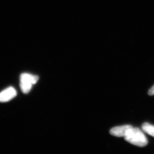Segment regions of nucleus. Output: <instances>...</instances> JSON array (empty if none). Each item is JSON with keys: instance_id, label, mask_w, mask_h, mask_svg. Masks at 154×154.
Listing matches in <instances>:
<instances>
[{"instance_id": "f257e3e1", "label": "nucleus", "mask_w": 154, "mask_h": 154, "mask_svg": "<svg viewBox=\"0 0 154 154\" xmlns=\"http://www.w3.org/2000/svg\"><path fill=\"white\" fill-rule=\"evenodd\" d=\"M124 137L128 142L138 147H145L148 143L145 135L138 128L133 127Z\"/></svg>"}, {"instance_id": "f03ea898", "label": "nucleus", "mask_w": 154, "mask_h": 154, "mask_svg": "<svg viewBox=\"0 0 154 154\" xmlns=\"http://www.w3.org/2000/svg\"><path fill=\"white\" fill-rule=\"evenodd\" d=\"M39 80L38 76L28 73L21 74L20 77V87L22 92L25 94L29 93L32 88V85H35Z\"/></svg>"}, {"instance_id": "7ed1b4c3", "label": "nucleus", "mask_w": 154, "mask_h": 154, "mask_svg": "<svg viewBox=\"0 0 154 154\" xmlns=\"http://www.w3.org/2000/svg\"><path fill=\"white\" fill-rule=\"evenodd\" d=\"M133 127L131 125H129L116 127L111 129L110 133L112 135L116 137H125L130 130Z\"/></svg>"}, {"instance_id": "20e7f679", "label": "nucleus", "mask_w": 154, "mask_h": 154, "mask_svg": "<svg viewBox=\"0 0 154 154\" xmlns=\"http://www.w3.org/2000/svg\"><path fill=\"white\" fill-rule=\"evenodd\" d=\"M17 95V92L13 87L6 89L0 93V102H6L10 101Z\"/></svg>"}, {"instance_id": "39448f33", "label": "nucleus", "mask_w": 154, "mask_h": 154, "mask_svg": "<svg viewBox=\"0 0 154 154\" xmlns=\"http://www.w3.org/2000/svg\"><path fill=\"white\" fill-rule=\"evenodd\" d=\"M142 129L144 132L154 137V126L148 123H144L142 126Z\"/></svg>"}, {"instance_id": "423d86ee", "label": "nucleus", "mask_w": 154, "mask_h": 154, "mask_svg": "<svg viewBox=\"0 0 154 154\" xmlns=\"http://www.w3.org/2000/svg\"><path fill=\"white\" fill-rule=\"evenodd\" d=\"M148 94L150 96L154 95V85L149 90Z\"/></svg>"}]
</instances>
